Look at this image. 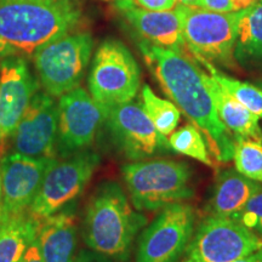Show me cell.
<instances>
[{
  "mask_svg": "<svg viewBox=\"0 0 262 262\" xmlns=\"http://www.w3.org/2000/svg\"><path fill=\"white\" fill-rule=\"evenodd\" d=\"M147 66L164 93L204 135L210 155L219 163L233 159L234 140L216 113L203 72L179 51L140 42Z\"/></svg>",
  "mask_w": 262,
  "mask_h": 262,
  "instance_id": "cell-1",
  "label": "cell"
},
{
  "mask_svg": "<svg viewBox=\"0 0 262 262\" xmlns=\"http://www.w3.org/2000/svg\"><path fill=\"white\" fill-rule=\"evenodd\" d=\"M146 225L147 217L130 204L122 186L114 180H104L85 206L81 238L90 250L116 262H127Z\"/></svg>",
  "mask_w": 262,
  "mask_h": 262,
  "instance_id": "cell-2",
  "label": "cell"
},
{
  "mask_svg": "<svg viewBox=\"0 0 262 262\" xmlns=\"http://www.w3.org/2000/svg\"><path fill=\"white\" fill-rule=\"evenodd\" d=\"M77 0H0V38L17 51L35 50L78 24Z\"/></svg>",
  "mask_w": 262,
  "mask_h": 262,
  "instance_id": "cell-3",
  "label": "cell"
},
{
  "mask_svg": "<svg viewBox=\"0 0 262 262\" xmlns=\"http://www.w3.org/2000/svg\"><path fill=\"white\" fill-rule=\"evenodd\" d=\"M122 175L131 204L139 211L162 210L194 194L191 169L178 160H134L122 166Z\"/></svg>",
  "mask_w": 262,
  "mask_h": 262,
  "instance_id": "cell-4",
  "label": "cell"
},
{
  "mask_svg": "<svg viewBox=\"0 0 262 262\" xmlns=\"http://www.w3.org/2000/svg\"><path fill=\"white\" fill-rule=\"evenodd\" d=\"M93 49L94 40L89 33H67L35 50V71L45 93L61 97L79 88Z\"/></svg>",
  "mask_w": 262,
  "mask_h": 262,
  "instance_id": "cell-5",
  "label": "cell"
},
{
  "mask_svg": "<svg viewBox=\"0 0 262 262\" xmlns=\"http://www.w3.org/2000/svg\"><path fill=\"white\" fill-rule=\"evenodd\" d=\"M100 156L85 149L49 164L29 214L37 220L56 214L79 196L100 165Z\"/></svg>",
  "mask_w": 262,
  "mask_h": 262,
  "instance_id": "cell-6",
  "label": "cell"
},
{
  "mask_svg": "<svg viewBox=\"0 0 262 262\" xmlns=\"http://www.w3.org/2000/svg\"><path fill=\"white\" fill-rule=\"evenodd\" d=\"M141 71L129 49L116 39L104 40L95 54L88 79L89 94L110 108L133 101L139 93Z\"/></svg>",
  "mask_w": 262,
  "mask_h": 262,
  "instance_id": "cell-7",
  "label": "cell"
},
{
  "mask_svg": "<svg viewBox=\"0 0 262 262\" xmlns=\"http://www.w3.org/2000/svg\"><path fill=\"white\" fill-rule=\"evenodd\" d=\"M176 8L181 15L186 48L196 60L232 67L237 40V12H215L181 4Z\"/></svg>",
  "mask_w": 262,
  "mask_h": 262,
  "instance_id": "cell-8",
  "label": "cell"
},
{
  "mask_svg": "<svg viewBox=\"0 0 262 262\" xmlns=\"http://www.w3.org/2000/svg\"><path fill=\"white\" fill-rule=\"evenodd\" d=\"M262 249V238L233 219L205 217L180 262H234Z\"/></svg>",
  "mask_w": 262,
  "mask_h": 262,
  "instance_id": "cell-9",
  "label": "cell"
},
{
  "mask_svg": "<svg viewBox=\"0 0 262 262\" xmlns=\"http://www.w3.org/2000/svg\"><path fill=\"white\" fill-rule=\"evenodd\" d=\"M194 210L185 202L163 208L141 231L135 262L181 261L194 232Z\"/></svg>",
  "mask_w": 262,
  "mask_h": 262,
  "instance_id": "cell-10",
  "label": "cell"
},
{
  "mask_svg": "<svg viewBox=\"0 0 262 262\" xmlns=\"http://www.w3.org/2000/svg\"><path fill=\"white\" fill-rule=\"evenodd\" d=\"M57 108V158L89 149L102 129L108 108L96 102L81 88L62 95Z\"/></svg>",
  "mask_w": 262,
  "mask_h": 262,
  "instance_id": "cell-11",
  "label": "cell"
},
{
  "mask_svg": "<svg viewBox=\"0 0 262 262\" xmlns=\"http://www.w3.org/2000/svg\"><path fill=\"white\" fill-rule=\"evenodd\" d=\"M102 129L114 148L127 159L142 160L170 148L169 141L157 131L142 106L133 101L108 108Z\"/></svg>",
  "mask_w": 262,
  "mask_h": 262,
  "instance_id": "cell-12",
  "label": "cell"
},
{
  "mask_svg": "<svg viewBox=\"0 0 262 262\" xmlns=\"http://www.w3.org/2000/svg\"><path fill=\"white\" fill-rule=\"evenodd\" d=\"M57 119L54 97L37 91L11 136L14 152L32 158H57Z\"/></svg>",
  "mask_w": 262,
  "mask_h": 262,
  "instance_id": "cell-13",
  "label": "cell"
},
{
  "mask_svg": "<svg viewBox=\"0 0 262 262\" xmlns=\"http://www.w3.org/2000/svg\"><path fill=\"white\" fill-rule=\"evenodd\" d=\"M51 160L32 158L17 152L2 157V215H17L29 211Z\"/></svg>",
  "mask_w": 262,
  "mask_h": 262,
  "instance_id": "cell-14",
  "label": "cell"
},
{
  "mask_svg": "<svg viewBox=\"0 0 262 262\" xmlns=\"http://www.w3.org/2000/svg\"><path fill=\"white\" fill-rule=\"evenodd\" d=\"M37 91L38 81L24 58L14 55L0 61V146L12 136Z\"/></svg>",
  "mask_w": 262,
  "mask_h": 262,
  "instance_id": "cell-15",
  "label": "cell"
},
{
  "mask_svg": "<svg viewBox=\"0 0 262 262\" xmlns=\"http://www.w3.org/2000/svg\"><path fill=\"white\" fill-rule=\"evenodd\" d=\"M116 5L145 41L185 54L182 19L176 6L175 10L149 11L137 6L134 0H116Z\"/></svg>",
  "mask_w": 262,
  "mask_h": 262,
  "instance_id": "cell-16",
  "label": "cell"
},
{
  "mask_svg": "<svg viewBox=\"0 0 262 262\" xmlns=\"http://www.w3.org/2000/svg\"><path fill=\"white\" fill-rule=\"evenodd\" d=\"M37 241L44 262H74L78 254V215L74 203L39 220Z\"/></svg>",
  "mask_w": 262,
  "mask_h": 262,
  "instance_id": "cell-17",
  "label": "cell"
},
{
  "mask_svg": "<svg viewBox=\"0 0 262 262\" xmlns=\"http://www.w3.org/2000/svg\"><path fill=\"white\" fill-rule=\"evenodd\" d=\"M261 189L260 182L245 178L237 170H224L216 179L208 211L214 216L233 219Z\"/></svg>",
  "mask_w": 262,
  "mask_h": 262,
  "instance_id": "cell-18",
  "label": "cell"
},
{
  "mask_svg": "<svg viewBox=\"0 0 262 262\" xmlns=\"http://www.w3.org/2000/svg\"><path fill=\"white\" fill-rule=\"evenodd\" d=\"M203 78L214 101L216 113L226 129L235 137H248L262 142V129L258 124V117L231 96L210 74L203 73Z\"/></svg>",
  "mask_w": 262,
  "mask_h": 262,
  "instance_id": "cell-19",
  "label": "cell"
},
{
  "mask_svg": "<svg viewBox=\"0 0 262 262\" xmlns=\"http://www.w3.org/2000/svg\"><path fill=\"white\" fill-rule=\"evenodd\" d=\"M39 220L29 211L2 215L0 224V262H19L38 235Z\"/></svg>",
  "mask_w": 262,
  "mask_h": 262,
  "instance_id": "cell-20",
  "label": "cell"
},
{
  "mask_svg": "<svg viewBox=\"0 0 262 262\" xmlns=\"http://www.w3.org/2000/svg\"><path fill=\"white\" fill-rule=\"evenodd\" d=\"M234 57L243 63H262V3L237 11Z\"/></svg>",
  "mask_w": 262,
  "mask_h": 262,
  "instance_id": "cell-21",
  "label": "cell"
},
{
  "mask_svg": "<svg viewBox=\"0 0 262 262\" xmlns=\"http://www.w3.org/2000/svg\"><path fill=\"white\" fill-rule=\"evenodd\" d=\"M141 106L160 135L170 136L178 127L181 111L173 102L157 96L147 84L141 90Z\"/></svg>",
  "mask_w": 262,
  "mask_h": 262,
  "instance_id": "cell-22",
  "label": "cell"
},
{
  "mask_svg": "<svg viewBox=\"0 0 262 262\" xmlns=\"http://www.w3.org/2000/svg\"><path fill=\"white\" fill-rule=\"evenodd\" d=\"M169 145L176 153L198 160L205 165L214 166L205 137L193 123L186 124L173 131L169 137Z\"/></svg>",
  "mask_w": 262,
  "mask_h": 262,
  "instance_id": "cell-23",
  "label": "cell"
},
{
  "mask_svg": "<svg viewBox=\"0 0 262 262\" xmlns=\"http://www.w3.org/2000/svg\"><path fill=\"white\" fill-rule=\"evenodd\" d=\"M201 61L203 66H205L206 70L209 71V74L221 85L227 93L233 96L235 100L239 101L244 107H247L251 113L258 118H262V90L258 86H255L253 84L239 81L234 78L228 77L221 72H219L212 66V63L204 60Z\"/></svg>",
  "mask_w": 262,
  "mask_h": 262,
  "instance_id": "cell-24",
  "label": "cell"
},
{
  "mask_svg": "<svg viewBox=\"0 0 262 262\" xmlns=\"http://www.w3.org/2000/svg\"><path fill=\"white\" fill-rule=\"evenodd\" d=\"M233 160L235 170L245 178L256 182H262V142L235 137Z\"/></svg>",
  "mask_w": 262,
  "mask_h": 262,
  "instance_id": "cell-25",
  "label": "cell"
},
{
  "mask_svg": "<svg viewBox=\"0 0 262 262\" xmlns=\"http://www.w3.org/2000/svg\"><path fill=\"white\" fill-rule=\"evenodd\" d=\"M233 220L262 237V189L245 204Z\"/></svg>",
  "mask_w": 262,
  "mask_h": 262,
  "instance_id": "cell-26",
  "label": "cell"
},
{
  "mask_svg": "<svg viewBox=\"0 0 262 262\" xmlns=\"http://www.w3.org/2000/svg\"><path fill=\"white\" fill-rule=\"evenodd\" d=\"M140 8L149 11H165L172 10L176 6V0H134Z\"/></svg>",
  "mask_w": 262,
  "mask_h": 262,
  "instance_id": "cell-27",
  "label": "cell"
},
{
  "mask_svg": "<svg viewBox=\"0 0 262 262\" xmlns=\"http://www.w3.org/2000/svg\"><path fill=\"white\" fill-rule=\"evenodd\" d=\"M201 8L215 12H232L231 0H201Z\"/></svg>",
  "mask_w": 262,
  "mask_h": 262,
  "instance_id": "cell-28",
  "label": "cell"
},
{
  "mask_svg": "<svg viewBox=\"0 0 262 262\" xmlns=\"http://www.w3.org/2000/svg\"><path fill=\"white\" fill-rule=\"evenodd\" d=\"M74 262H116L112 258L103 256V255L90 250V249H81L75 256Z\"/></svg>",
  "mask_w": 262,
  "mask_h": 262,
  "instance_id": "cell-29",
  "label": "cell"
},
{
  "mask_svg": "<svg viewBox=\"0 0 262 262\" xmlns=\"http://www.w3.org/2000/svg\"><path fill=\"white\" fill-rule=\"evenodd\" d=\"M19 262H44V258L41 256L40 248H39L37 239H35V241L31 244V247L27 249V251H26V254Z\"/></svg>",
  "mask_w": 262,
  "mask_h": 262,
  "instance_id": "cell-30",
  "label": "cell"
},
{
  "mask_svg": "<svg viewBox=\"0 0 262 262\" xmlns=\"http://www.w3.org/2000/svg\"><path fill=\"white\" fill-rule=\"evenodd\" d=\"M17 52L18 51L16 50L14 47H11L9 42H6L5 40H3V39L0 38V58L14 56V55L17 54Z\"/></svg>",
  "mask_w": 262,
  "mask_h": 262,
  "instance_id": "cell-31",
  "label": "cell"
},
{
  "mask_svg": "<svg viewBox=\"0 0 262 262\" xmlns=\"http://www.w3.org/2000/svg\"><path fill=\"white\" fill-rule=\"evenodd\" d=\"M232 2V8H233V11H242V10L250 8L256 3L261 2V0H231Z\"/></svg>",
  "mask_w": 262,
  "mask_h": 262,
  "instance_id": "cell-32",
  "label": "cell"
},
{
  "mask_svg": "<svg viewBox=\"0 0 262 262\" xmlns=\"http://www.w3.org/2000/svg\"><path fill=\"white\" fill-rule=\"evenodd\" d=\"M234 262H262V249L255 251L253 254H250L247 257H243L241 258V260H237Z\"/></svg>",
  "mask_w": 262,
  "mask_h": 262,
  "instance_id": "cell-33",
  "label": "cell"
},
{
  "mask_svg": "<svg viewBox=\"0 0 262 262\" xmlns=\"http://www.w3.org/2000/svg\"><path fill=\"white\" fill-rule=\"evenodd\" d=\"M181 5L192 6V8H201V0H176Z\"/></svg>",
  "mask_w": 262,
  "mask_h": 262,
  "instance_id": "cell-34",
  "label": "cell"
},
{
  "mask_svg": "<svg viewBox=\"0 0 262 262\" xmlns=\"http://www.w3.org/2000/svg\"><path fill=\"white\" fill-rule=\"evenodd\" d=\"M0 211H2V178H0Z\"/></svg>",
  "mask_w": 262,
  "mask_h": 262,
  "instance_id": "cell-35",
  "label": "cell"
},
{
  "mask_svg": "<svg viewBox=\"0 0 262 262\" xmlns=\"http://www.w3.org/2000/svg\"><path fill=\"white\" fill-rule=\"evenodd\" d=\"M258 88H260V89L262 90V83H260V84H258Z\"/></svg>",
  "mask_w": 262,
  "mask_h": 262,
  "instance_id": "cell-36",
  "label": "cell"
},
{
  "mask_svg": "<svg viewBox=\"0 0 262 262\" xmlns=\"http://www.w3.org/2000/svg\"><path fill=\"white\" fill-rule=\"evenodd\" d=\"M0 224H2V211H0Z\"/></svg>",
  "mask_w": 262,
  "mask_h": 262,
  "instance_id": "cell-37",
  "label": "cell"
},
{
  "mask_svg": "<svg viewBox=\"0 0 262 262\" xmlns=\"http://www.w3.org/2000/svg\"><path fill=\"white\" fill-rule=\"evenodd\" d=\"M261 3H262V0H261Z\"/></svg>",
  "mask_w": 262,
  "mask_h": 262,
  "instance_id": "cell-38",
  "label": "cell"
}]
</instances>
